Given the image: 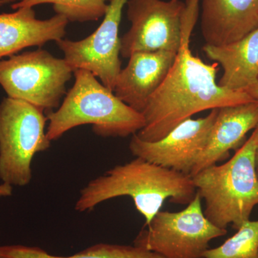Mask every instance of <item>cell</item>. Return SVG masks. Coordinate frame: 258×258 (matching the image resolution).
Segmentation results:
<instances>
[{
    "instance_id": "6da1fadb",
    "label": "cell",
    "mask_w": 258,
    "mask_h": 258,
    "mask_svg": "<svg viewBox=\"0 0 258 258\" xmlns=\"http://www.w3.org/2000/svg\"><path fill=\"white\" fill-rule=\"evenodd\" d=\"M199 13L200 5L197 2H186L181 41L175 60L142 113L145 125L137 134L142 140H160L181 122L200 112L254 101L245 91H230L219 86L216 81L219 64L205 63L193 55L189 48L190 36Z\"/></svg>"
},
{
    "instance_id": "7a4b0ae2",
    "label": "cell",
    "mask_w": 258,
    "mask_h": 258,
    "mask_svg": "<svg viewBox=\"0 0 258 258\" xmlns=\"http://www.w3.org/2000/svg\"><path fill=\"white\" fill-rule=\"evenodd\" d=\"M197 195L191 176L140 157L117 165L91 180L80 192L76 211H91L111 199L129 197L148 225L164 202L188 205Z\"/></svg>"
},
{
    "instance_id": "3957f363",
    "label": "cell",
    "mask_w": 258,
    "mask_h": 258,
    "mask_svg": "<svg viewBox=\"0 0 258 258\" xmlns=\"http://www.w3.org/2000/svg\"><path fill=\"white\" fill-rule=\"evenodd\" d=\"M74 74V86L62 105L47 113L46 133L51 142L83 125H92L93 132L103 138H125L144 128L143 115L120 101L94 75L83 69Z\"/></svg>"
},
{
    "instance_id": "277c9868",
    "label": "cell",
    "mask_w": 258,
    "mask_h": 258,
    "mask_svg": "<svg viewBox=\"0 0 258 258\" xmlns=\"http://www.w3.org/2000/svg\"><path fill=\"white\" fill-rule=\"evenodd\" d=\"M257 128L233 157L221 165L209 166L191 176L197 193L205 202L204 214L214 225L238 230L249 220L258 205V179L254 154Z\"/></svg>"
},
{
    "instance_id": "5b68a950",
    "label": "cell",
    "mask_w": 258,
    "mask_h": 258,
    "mask_svg": "<svg viewBox=\"0 0 258 258\" xmlns=\"http://www.w3.org/2000/svg\"><path fill=\"white\" fill-rule=\"evenodd\" d=\"M45 111L28 102L7 97L0 103V180L25 186L32 179V161L50 147Z\"/></svg>"
},
{
    "instance_id": "8992f818",
    "label": "cell",
    "mask_w": 258,
    "mask_h": 258,
    "mask_svg": "<svg viewBox=\"0 0 258 258\" xmlns=\"http://www.w3.org/2000/svg\"><path fill=\"white\" fill-rule=\"evenodd\" d=\"M201 198H195L181 211H160L144 226L134 245L164 258H204L214 239L225 236L222 230L204 214Z\"/></svg>"
},
{
    "instance_id": "52a82bcc",
    "label": "cell",
    "mask_w": 258,
    "mask_h": 258,
    "mask_svg": "<svg viewBox=\"0 0 258 258\" xmlns=\"http://www.w3.org/2000/svg\"><path fill=\"white\" fill-rule=\"evenodd\" d=\"M73 73L64 58L38 49L0 60V86L8 97L28 102L47 113L60 105Z\"/></svg>"
},
{
    "instance_id": "ba28073f",
    "label": "cell",
    "mask_w": 258,
    "mask_h": 258,
    "mask_svg": "<svg viewBox=\"0 0 258 258\" xmlns=\"http://www.w3.org/2000/svg\"><path fill=\"white\" fill-rule=\"evenodd\" d=\"M127 5L131 27L120 38L122 57L158 50L177 53L185 3L181 0H128Z\"/></svg>"
},
{
    "instance_id": "9c48e42d",
    "label": "cell",
    "mask_w": 258,
    "mask_h": 258,
    "mask_svg": "<svg viewBox=\"0 0 258 258\" xmlns=\"http://www.w3.org/2000/svg\"><path fill=\"white\" fill-rule=\"evenodd\" d=\"M127 2L111 0L103 22L86 38L78 41L62 39L55 42L74 72L79 69L89 71L113 92L121 71L118 30L122 12Z\"/></svg>"
},
{
    "instance_id": "30bf717a",
    "label": "cell",
    "mask_w": 258,
    "mask_h": 258,
    "mask_svg": "<svg viewBox=\"0 0 258 258\" xmlns=\"http://www.w3.org/2000/svg\"><path fill=\"white\" fill-rule=\"evenodd\" d=\"M217 111L218 108L203 118L186 119L157 142H145L134 134L129 150L136 157L190 176L208 142Z\"/></svg>"
},
{
    "instance_id": "8fae6325",
    "label": "cell",
    "mask_w": 258,
    "mask_h": 258,
    "mask_svg": "<svg viewBox=\"0 0 258 258\" xmlns=\"http://www.w3.org/2000/svg\"><path fill=\"white\" fill-rule=\"evenodd\" d=\"M176 52L158 50L139 52L129 57L121 69L113 93L120 101L142 113L148 101L164 82L175 60Z\"/></svg>"
},
{
    "instance_id": "7c38bea8",
    "label": "cell",
    "mask_w": 258,
    "mask_h": 258,
    "mask_svg": "<svg viewBox=\"0 0 258 258\" xmlns=\"http://www.w3.org/2000/svg\"><path fill=\"white\" fill-rule=\"evenodd\" d=\"M200 8L207 45L237 41L258 28V0H200Z\"/></svg>"
},
{
    "instance_id": "4fadbf2b",
    "label": "cell",
    "mask_w": 258,
    "mask_h": 258,
    "mask_svg": "<svg viewBox=\"0 0 258 258\" xmlns=\"http://www.w3.org/2000/svg\"><path fill=\"white\" fill-rule=\"evenodd\" d=\"M258 125V101L218 108L206 145L200 154L191 176L229 157L249 131Z\"/></svg>"
},
{
    "instance_id": "5bb4252c",
    "label": "cell",
    "mask_w": 258,
    "mask_h": 258,
    "mask_svg": "<svg viewBox=\"0 0 258 258\" xmlns=\"http://www.w3.org/2000/svg\"><path fill=\"white\" fill-rule=\"evenodd\" d=\"M69 23L60 15L38 20L33 8L0 14V60L27 47H41L47 42L62 40Z\"/></svg>"
},
{
    "instance_id": "9a60e30c",
    "label": "cell",
    "mask_w": 258,
    "mask_h": 258,
    "mask_svg": "<svg viewBox=\"0 0 258 258\" xmlns=\"http://www.w3.org/2000/svg\"><path fill=\"white\" fill-rule=\"evenodd\" d=\"M205 55L221 66L218 85L233 91H244L258 81V28L237 40L222 45L205 44Z\"/></svg>"
},
{
    "instance_id": "2e32d148",
    "label": "cell",
    "mask_w": 258,
    "mask_h": 258,
    "mask_svg": "<svg viewBox=\"0 0 258 258\" xmlns=\"http://www.w3.org/2000/svg\"><path fill=\"white\" fill-rule=\"evenodd\" d=\"M0 258H164L135 245L99 243L69 256L48 253L38 247L12 244L0 246Z\"/></svg>"
},
{
    "instance_id": "e0dca14e",
    "label": "cell",
    "mask_w": 258,
    "mask_h": 258,
    "mask_svg": "<svg viewBox=\"0 0 258 258\" xmlns=\"http://www.w3.org/2000/svg\"><path fill=\"white\" fill-rule=\"evenodd\" d=\"M111 0H20L12 4L13 10L52 4L56 15H62L69 22L96 21L106 15Z\"/></svg>"
},
{
    "instance_id": "ac0fdd59",
    "label": "cell",
    "mask_w": 258,
    "mask_h": 258,
    "mask_svg": "<svg viewBox=\"0 0 258 258\" xmlns=\"http://www.w3.org/2000/svg\"><path fill=\"white\" fill-rule=\"evenodd\" d=\"M204 258H258V220H248L221 245L210 248Z\"/></svg>"
},
{
    "instance_id": "d6986e66",
    "label": "cell",
    "mask_w": 258,
    "mask_h": 258,
    "mask_svg": "<svg viewBox=\"0 0 258 258\" xmlns=\"http://www.w3.org/2000/svg\"><path fill=\"white\" fill-rule=\"evenodd\" d=\"M13 192V186L3 182L0 184V198H6V197L12 196Z\"/></svg>"
},
{
    "instance_id": "ffe728a7",
    "label": "cell",
    "mask_w": 258,
    "mask_h": 258,
    "mask_svg": "<svg viewBox=\"0 0 258 258\" xmlns=\"http://www.w3.org/2000/svg\"><path fill=\"white\" fill-rule=\"evenodd\" d=\"M246 93L249 94V96L254 100L258 101V81L253 86H251L247 90H245Z\"/></svg>"
},
{
    "instance_id": "44dd1931",
    "label": "cell",
    "mask_w": 258,
    "mask_h": 258,
    "mask_svg": "<svg viewBox=\"0 0 258 258\" xmlns=\"http://www.w3.org/2000/svg\"><path fill=\"white\" fill-rule=\"evenodd\" d=\"M258 132V125L256 127ZM254 165H255L256 174L258 179V140L257 143V147H256L255 154H254Z\"/></svg>"
},
{
    "instance_id": "7402d4cb",
    "label": "cell",
    "mask_w": 258,
    "mask_h": 258,
    "mask_svg": "<svg viewBox=\"0 0 258 258\" xmlns=\"http://www.w3.org/2000/svg\"><path fill=\"white\" fill-rule=\"evenodd\" d=\"M17 0H0V7H3L8 4H13Z\"/></svg>"
}]
</instances>
